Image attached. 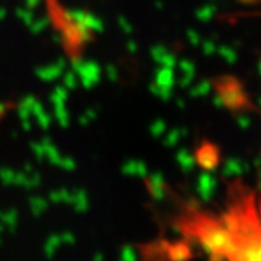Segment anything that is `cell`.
Instances as JSON below:
<instances>
[{
    "label": "cell",
    "mask_w": 261,
    "mask_h": 261,
    "mask_svg": "<svg viewBox=\"0 0 261 261\" xmlns=\"http://www.w3.org/2000/svg\"><path fill=\"white\" fill-rule=\"evenodd\" d=\"M197 238L206 251L228 258H261V205L238 190L224 214L200 215Z\"/></svg>",
    "instance_id": "cell-1"
}]
</instances>
